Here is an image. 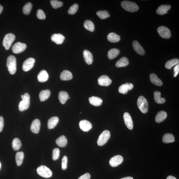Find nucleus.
Segmentation results:
<instances>
[{
	"instance_id": "nucleus-8",
	"label": "nucleus",
	"mask_w": 179,
	"mask_h": 179,
	"mask_svg": "<svg viewBox=\"0 0 179 179\" xmlns=\"http://www.w3.org/2000/svg\"><path fill=\"white\" fill-rule=\"evenodd\" d=\"M157 31L160 36L164 39H169L171 37L170 30L165 26L159 27L158 28Z\"/></svg>"
},
{
	"instance_id": "nucleus-17",
	"label": "nucleus",
	"mask_w": 179,
	"mask_h": 179,
	"mask_svg": "<svg viewBox=\"0 0 179 179\" xmlns=\"http://www.w3.org/2000/svg\"><path fill=\"white\" fill-rule=\"evenodd\" d=\"M132 46L135 51L138 54L143 55L145 54V51L143 48L140 45L138 42L136 40H134L132 43Z\"/></svg>"
},
{
	"instance_id": "nucleus-2",
	"label": "nucleus",
	"mask_w": 179,
	"mask_h": 179,
	"mask_svg": "<svg viewBox=\"0 0 179 179\" xmlns=\"http://www.w3.org/2000/svg\"><path fill=\"white\" fill-rule=\"evenodd\" d=\"M6 66L9 73L11 74H15L16 71V59L13 55H10L7 60Z\"/></svg>"
},
{
	"instance_id": "nucleus-25",
	"label": "nucleus",
	"mask_w": 179,
	"mask_h": 179,
	"mask_svg": "<svg viewBox=\"0 0 179 179\" xmlns=\"http://www.w3.org/2000/svg\"><path fill=\"white\" fill-rule=\"evenodd\" d=\"M108 40L111 43H117L120 41V37L119 35L114 32H111L109 33L107 37Z\"/></svg>"
},
{
	"instance_id": "nucleus-1",
	"label": "nucleus",
	"mask_w": 179,
	"mask_h": 179,
	"mask_svg": "<svg viewBox=\"0 0 179 179\" xmlns=\"http://www.w3.org/2000/svg\"><path fill=\"white\" fill-rule=\"evenodd\" d=\"M22 100L20 102L18 105L19 110L22 111L27 110L30 105V96L28 93H25L24 95H21Z\"/></svg>"
},
{
	"instance_id": "nucleus-19",
	"label": "nucleus",
	"mask_w": 179,
	"mask_h": 179,
	"mask_svg": "<svg viewBox=\"0 0 179 179\" xmlns=\"http://www.w3.org/2000/svg\"><path fill=\"white\" fill-rule=\"evenodd\" d=\"M83 55L86 63L88 65L91 64L93 59L92 53L89 50H85L83 51Z\"/></svg>"
},
{
	"instance_id": "nucleus-51",
	"label": "nucleus",
	"mask_w": 179,
	"mask_h": 179,
	"mask_svg": "<svg viewBox=\"0 0 179 179\" xmlns=\"http://www.w3.org/2000/svg\"><path fill=\"white\" fill-rule=\"evenodd\" d=\"M121 179H133V178H132L131 177H127Z\"/></svg>"
},
{
	"instance_id": "nucleus-36",
	"label": "nucleus",
	"mask_w": 179,
	"mask_h": 179,
	"mask_svg": "<svg viewBox=\"0 0 179 179\" xmlns=\"http://www.w3.org/2000/svg\"><path fill=\"white\" fill-rule=\"evenodd\" d=\"M84 26L86 29L90 32H93L95 30V26L91 21L86 20L84 23Z\"/></svg>"
},
{
	"instance_id": "nucleus-3",
	"label": "nucleus",
	"mask_w": 179,
	"mask_h": 179,
	"mask_svg": "<svg viewBox=\"0 0 179 179\" xmlns=\"http://www.w3.org/2000/svg\"><path fill=\"white\" fill-rule=\"evenodd\" d=\"M121 6L125 10L131 12H135L139 10V7L134 2L129 1H124L122 2Z\"/></svg>"
},
{
	"instance_id": "nucleus-11",
	"label": "nucleus",
	"mask_w": 179,
	"mask_h": 179,
	"mask_svg": "<svg viewBox=\"0 0 179 179\" xmlns=\"http://www.w3.org/2000/svg\"><path fill=\"white\" fill-rule=\"evenodd\" d=\"M124 158L121 155H117L111 158L109 162V163L111 166L115 167H117L121 164Z\"/></svg>"
},
{
	"instance_id": "nucleus-27",
	"label": "nucleus",
	"mask_w": 179,
	"mask_h": 179,
	"mask_svg": "<svg viewBox=\"0 0 179 179\" xmlns=\"http://www.w3.org/2000/svg\"><path fill=\"white\" fill-rule=\"evenodd\" d=\"M89 102L92 105L95 106H101L103 103L102 100L97 97L93 96L89 98Z\"/></svg>"
},
{
	"instance_id": "nucleus-53",
	"label": "nucleus",
	"mask_w": 179,
	"mask_h": 179,
	"mask_svg": "<svg viewBox=\"0 0 179 179\" xmlns=\"http://www.w3.org/2000/svg\"><path fill=\"white\" fill-rule=\"evenodd\" d=\"M69 99H70V97H69Z\"/></svg>"
},
{
	"instance_id": "nucleus-32",
	"label": "nucleus",
	"mask_w": 179,
	"mask_h": 179,
	"mask_svg": "<svg viewBox=\"0 0 179 179\" xmlns=\"http://www.w3.org/2000/svg\"><path fill=\"white\" fill-rule=\"evenodd\" d=\"M120 50L117 48H112L109 51L108 57L110 59H113L120 54Z\"/></svg>"
},
{
	"instance_id": "nucleus-30",
	"label": "nucleus",
	"mask_w": 179,
	"mask_h": 179,
	"mask_svg": "<svg viewBox=\"0 0 179 179\" xmlns=\"http://www.w3.org/2000/svg\"><path fill=\"white\" fill-rule=\"evenodd\" d=\"M129 59L125 57H123L118 60L115 64V66L117 67H121L126 66L129 65Z\"/></svg>"
},
{
	"instance_id": "nucleus-4",
	"label": "nucleus",
	"mask_w": 179,
	"mask_h": 179,
	"mask_svg": "<svg viewBox=\"0 0 179 179\" xmlns=\"http://www.w3.org/2000/svg\"><path fill=\"white\" fill-rule=\"evenodd\" d=\"M137 104L142 113H145L148 112L149 108L148 102L143 96L139 97L137 102Z\"/></svg>"
},
{
	"instance_id": "nucleus-26",
	"label": "nucleus",
	"mask_w": 179,
	"mask_h": 179,
	"mask_svg": "<svg viewBox=\"0 0 179 179\" xmlns=\"http://www.w3.org/2000/svg\"><path fill=\"white\" fill-rule=\"evenodd\" d=\"M73 78V74L70 71L68 70H64L60 74V78L62 80H71Z\"/></svg>"
},
{
	"instance_id": "nucleus-48",
	"label": "nucleus",
	"mask_w": 179,
	"mask_h": 179,
	"mask_svg": "<svg viewBox=\"0 0 179 179\" xmlns=\"http://www.w3.org/2000/svg\"><path fill=\"white\" fill-rule=\"evenodd\" d=\"M4 125V119L3 117H0V132H2Z\"/></svg>"
},
{
	"instance_id": "nucleus-43",
	"label": "nucleus",
	"mask_w": 179,
	"mask_h": 179,
	"mask_svg": "<svg viewBox=\"0 0 179 179\" xmlns=\"http://www.w3.org/2000/svg\"><path fill=\"white\" fill-rule=\"evenodd\" d=\"M60 150L59 148H55L53 150L52 158L53 160L59 159L60 155Z\"/></svg>"
},
{
	"instance_id": "nucleus-33",
	"label": "nucleus",
	"mask_w": 179,
	"mask_h": 179,
	"mask_svg": "<svg viewBox=\"0 0 179 179\" xmlns=\"http://www.w3.org/2000/svg\"><path fill=\"white\" fill-rule=\"evenodd\" d=\"M161 93L159 91H155L154 93V98L156 103L159 104H164L166 102L164 98H162L161 97Z\"/></svg>"
},
{
	"instance_id": "nucleus-28",
	"label": "nucleus",
	"mask_w": 179,
	"mask_h": 179,
	"mask_svg": "<svg viewBox=\"0 0 179 179\" xmlns=\"http://www.w3.org/2000/svg\"><path fill=\"white\" fill-rule=\"evenodd\" d=\"M50 90H46L41 91L39 94V98L41 102H43L48 99L50 97Z\"/></svg>"
},
{
	"instance_id": "nucleus-9",
	"label": "nucleus",
	"mask_w": 179,
	"mask_h": 179,
	"mask_svg": "<svg viewBox=\"0 0 179 179\" xmlns=\"http://www.w3.org/2000/svg\"><path fill=\"white\" fill-rule=\"evenodd\" d=\"M35 60L33 58H29L23 63L22 66L23 70L29 71L33 67Z\"/></svg>"
},
{
	"instance_id": "nucleus-46",
	"label": "nucleus",
	"mask_w": 179,
	"mask_h": 179,
	"mask_svg": "<svg viewBox=\"0 0 179 179\" xmlns=\"http://www.w3.org/2000/svg\"><path fill=\"white\" fill-rule=\"evenodd\" d=\"M179 71V65L177 64L174 68V77H175L178 75Z\"/></svg>"
},
{
	"instance_id": "nucleus-37",
	"label": "nucleus",
	"mask_w": 179,
	"mask_h": 179,
	"mask_svg": "<svg viewBox=\"0 0 179 179\" xmlns=\"http://www.w3.org/2000/svg\"><path fill=\"white\" fill-rule=\"evenodd\" d=\"M179 60L178 59H174L169 60L165 64L166 68L167 69H171L173 66L179 64Z\"/></svg>"
},
{
	"instance_id": "nucleus-14",
	"label": "nucleus",
	"mask_w": 179,
	"mask_h": 179,
	"mask_svg": "<svg viewBox=\"0 0 179 179\" xmlns=\"http://www.w3.org/2000/svg\"><path fill=\"white\" fill-rule=\"evenodd\" d=\"M124 123L128 129L130 130H132L133 129V121L131 115L129 113H124Z\"/></svg>"
},
{
	"instance_id": "nucleus-31",
	"label": "nucleus",
	"mask_w": 179,
	"mask_h": 179,
	"mask_svg": "<svg viewBox=\"0 0 179 179\" xmlns=\"http://www.w3.org/2000/svg\"><path fill=\"white\" fill-rule=\"evenodd\" d=\"M69 95L66 92L60 91L59 93V99L60 103L64 104L69 99Z\"/></svg>"
},
{
	"instance_id": "nucleus-18",
	"label": "nucleus",
	"mask_w": 179,
	"mask_h": 179,
	"mask_svg": "<svg viewBox=\"0 0 179 179\" xmlns=\"http://www.w3.org/2000/svg\"><path fill=\"white\" fill-rule=\"evenodd\" d=\"M51 40L57 45H60L64 42L65 37L61 34H55L51 37Z\"/></svg>"
},
{
	"instance_id": "nucleus-10",
	"label": "nucleus",
	"mask_w": 179,
	"mask_h": 179,
	"mask_svg": "<svg viewBox=\"0 0 179 179\" xmlns=\"http://www.w3.org/2000/svg\"><path fill=\"white\" fill-rule=\"evenodd\" d=\"M27 46L25 44L20 42L16 43L12 47V50L13 53L18 54L21 53L26 49Z\"/></svg>"
},
{
	"instance_id": "nucleus-7",
	"label": "nucleus",
	"mask_w": 179,
	"mask_h": 179,
	"mask_svg": "<svg viewBox=\"0 0 179 179\" xmlns=\"http://www.w3.org/2000/svg\"><path fill=\"white\" fill-rule=\"evenodd\" d=\"M37 172L39 175L44 178H50L52 176V171L45 166H41L37 169Z\"/></svg>"
},
{
	"instance_id": "nucleus-42",
	"label": "nucleus",
	"mask_w": 179,
	"mask_h": 179,
	"mask_svg": "<svg viewBox=\"0 0 179 179\" xmlns=\"http://www.w3.org/2000/svg\"><path fill=\"white\" fill-rule=\"evenodd\" d=\"M78 8V4L77 3L74 4L69 8L68 12V13L69 15H73L77 11Z\"/></svg>"
},
{
	"instance_id": "nucleus-22",
	"label": "nucleus",
	"mask_w": 179,
	"mask_h": 179,
	"mask_svg": "<svg viewBox=\"0 0 179 179\" xmlns=\"http://www.w3.org/2000/svg\"><path fill=\"white\" fill-rule=\"evenodd\" d=\"M150 79L151 82L155 85L161 86L163 84L162 81L154 73H151L150 74Z\"/></svg>"
},
{
	"instance_id": "nucleus-52",
	"label": "nucleus",
	"mask_w": 179,
	"mask_h": 179,
	"mask_svg": "<svg viewBox=\"0 0 179 179\" xmlns=\"http://www.w3.org/2000/svg\"><path fill=\"white\" fill-rule=\"evenodd\" d=\"M1 162H0V169H1Z\"/></svg>"
},
{
	"instance_id": "nucleus-38",
	"label": "nucleus",
	"mask_w": 179,
	"mask_h": 179,
	"mask_svg": "<svg viewBox=\"0 0 179 179\" xmlns=\"http://www.w3.org/2000/svg\"><path fill=\"white\" fill-rule=\"evenodd\" d=\"M22 146V143L19 139H14L12 142V147L14 150L17 151L20 149Z\"/></svg>"
},
{
	"instance_id": "nucleus-15",
	"label": "nucleus",
	"mask_w": 179,
	"mask_h": 179,
	"mask_svg": "<svg viewBox=\"0 0 179 179\" xmlns=\"http://www.w3.org/2000/svg\"><path fill=\"white\" fill-rule=\"evenodd\" d=\"M133 88V85L131 83H126L125 84L121 85L118 89V91L123 94L127 93L129 91L131 90Z\"/></svg>"
},
{
	"instance_id": "nucleus-21",
	"label": "nucleus",
	"mask_w": 179,
	"mask_h": 179,
	"mask_svg": "<svg viewBox=\"0 0 179 179\" xmlns=\"http://www.w3.org/2000/svg\"><path fill=\"white\" fill-rule=\"evenodd\" d=\"M167 114L166 111H162L158 113L155 117V121L157 123L161 122L166 120Z\"/></svg>"
},
{
	"instance_id": "nucleus-6",
	"label": "nucleus",
	"mask_w": 179,
	"mask_h": 179,
	"mask_svg": "<svg viewBox=\"0 0 179 179\" xmlns=\"http://www.w3.org/2000/svg\"><path fill=\"white\" fill-rule=\"evenodd\" d=\"M15 38V35L12 33H8L5 36L2 44L6 50H8L10 48Z\"/></svg>"
},
{
	"instance_id": "nucleus-35",
	"label": "nucleus",
	"mask_w": 179,
	"mask_h": 179,
	"mask_svg": "<svg viewBox=\"0 0 179 179\" xmlns=\"http://www.w3.org/2000/svg\"><path fill=\"white\" fill-rule=\"evenodd\" d=\"M24 158V154L22 152H18L15 156L16 164L18 166H20L23 163Z\"/></svg>"
},
{
	"instance_id": "nucleus-41",
	"label": "nucleus",
	"mask_w": 179,
	"mask_h": 179,
	"mask_svg": "<svg viewBox=\"0 0 179 179\" xmlns=\"http://www.w3.org/2000/svg\"><path fill=\"white\" fill-rule=\"evenodd\" d=\"M50 3L53 8L55 9L60 8L63 5V3L62 2L56 0L50 1Z\"/></svg>"
},
{
	"instance_id": "nucleus-24",
	"label": "nucleus",
	"mask_w": 179,
	"mask_h": 179,
	"mask_svg": "<svg viewBox=\"0 0 179 179\" xmlns=\"http://www.w3.org/2000/svg\"><path fill=\"white\" fill-rule=\"evenodd\" d=\"M37 78L39 82H44L48 80L49 76L47 72L45 70H42L39 73Z\"/></svg>"
},
{
	"instance_id": "nucleus-5",
	"label": "nucleus",
	"mask_w": 179,
	"mask_h": 179,
	"mask_svg": "<svg viewBox=\"0 0 179 179\" xmlns=\"http://www.w3.org/2000/svg\"><path fill=\"white\" fill-rule=\"evenodd\" d=\"M111 137L110 131L105 130L100 135L97 140V144L99 146H102L105 144L107 142Z\"/></svg>"
},
{
	"instance_id": "nucleus-44",
	"label": "nucleus",
	"mask_w": 179,
	"mask_h": 179,
	"mask_svg": "<svg viewBox=\"0 0 179 179\" xmlns=\"http://www.w3.org/2000/svg\"><path fill=\"white\" fill-rule=\"evenodd\" d=\"M37 16L39 19L44 20L46 18V15L45 13L41 9H39L38 10L37 13Z\"/></svg>"
},
{
	"instance_id": "nucleus-47",
	"label": "nucleus",
	"mask_w": 179,
	"mask_h": 179,
	"mask_svg": "<svg viewBox=\"0 0 179 179\" xmlns=\"http://www.w3.org/2000/svg\"><path fill=\"white\" fill-rule=\"evenodd\" d=\"M91 176L89 173H87L80 176L78 179H90Z\"/></svg>"
},
{
	"instance_id": "nucleus-34",
	"label": "nucleus",
	"mask_w": 179,
	"mask_h": 179,
	"mask_svg": "<svg viewBox=\"0 0 179 179\" xmlns=\"http://www.w3.org/2000/svg\"><path fill=\"white\" fill-rule=\"evenodd\" d=\"M175 141V138L172 134L167 133L165 134L162 138V141L165 143L173 142Z\"/></svg>"
},
{
	"instance_id": "nucleus-49",
	"label": "nucleus",
	"mask_w": 179,
	"mask_h": 179,
	"mask_svg": "<svg viewBox=\"0 0 179 179\" xmlns=\"http://www.w3.org/2000/svg\"><path fill=\"white\" fill-rule=\"evenodd\" d=\"M166 179H176V178L173 176H169Z\"/></svg>"
},
{
	"instance_id": "nucleus-29",
	"label": "nucleus",
	"mask_w": 179,
	"mask_h": 179,
	"mask_svg": "<svg viewBox=\"0 0 179 179\" xmlns=\"http://www.w3.org/2000/svg\"><path fill=\"white\" fill-rule=\"evenodd\" d=\"M56 143L57 145L60 147H66L67 143V140L66 137L64 135H62L58 138L56 140Z\"/></svg>"
},
{
	"instance_id": "nucleus-45",
	"label": "nucleus",
	"mask_w": 179,
	"mask_h": 179,
	"mask_svg": "<svg viewBox=\"0 0 179 179\" xmlns=\"http://www.w3.org/2000/svg\"><path fill=\"white\" fill-rule=\"evenodd\" d=\"M67 158L64 156L62 160V169L63 170H66L67 168Z\"/></svg>"
},
{
	"instance_id": "nucleus-13",
	"label": "nucleus",
	"mask_w": 179,
	"mask_h": 179,
	"mask_svg": "<svg viewBox=\"0 0 179 179\" xmlns=\"http://www.w3.org/2000/svg\"><path fill=\"white\" fill-rule=\"evenodd\" d=\"M98 82L100 86H108L111 84L112 80L108 76L103 75L98 78Z\"/></svg>"
},
{
	"instance_id": "nucleus-23",
	"label": "nucleus",
	"mask_w": 179,
	"mask_h": 179,
	"mask_svg": "<svg viewBox=\"0 0 179 179\" xmlns=\"http://www.w3.org/2000/svg\"><path fill=\"white\" fill-rule=\"evenodd\" d=\"M59 122V118L57 117H51L49 119L48 122V126L49 129H52L56 126Z\"/></svg>"
},
{
	"instance_id": "nucleus-39",
	"label": "nucleus",
	"mask_w": 179,
	"mask_h": 179,
	"mask_svg": "<svg viewBox=\"0 0 179 179\" xmlns=\"http://www.w3.org/2000/svg\"><path fill=\"white\" fill-rule=\"evenodd\" d=\"M97 15L102 19H105L110 17L108 12L106 10L99 11L97 12Z\"/></svg>"
},
{
	"instance_id": "nucleus-20",
	"label": "nucleus",
	"mask_w": 179,
	"mask_h": 179,
	"mask_svg": "<svg viewBox=\"0 0 179 179\" xmlns=\"http://www.w3.org/2000/svg\"><path fill=\"white\" fill-rule=\"evenodd\" d=\"M171 8V6L169 5H162L158 8L156 13L160 15H164L168 13Z\"/></svg>"
},
{
	"instance_id": "nucleus-50",
	"label": "nucleus",
	"mask_w": 179,
	"mask_h": 179,
	"mask_svg": "<svg viewBox=\"0 0 179 179\" xmlns=\"http://www.w3.org/2000/svg\"><path fill=\"white\" fill-rule=\"evenodd\" d=\"M3 10V7L0 4V15L1 13Z\"/></svg>"
},
{
	"instance_id": "nucleus-16",
	"label": "nucleus",
	"mask_w": 179,
	"mask_h": 179,
	"mask_svg": "<svg viewBox=\"0 0 179 179\" xmlns=\"http://www.w3.org/2000/svg\"><path fill=\"white\" fill-rule=\"evenodd\" d=\"M41 127V122L38 119L32 121L30 129L32 132L35 133H38L40 130Z\"/></svg>"
},
{
	"instance_id": "nucleus-40",
	"label": "nucleus",
	"mask_w": 179,
	"mask_h": 179,
	"mask_svg": "<svg viewBox=\"0 0 179 179\" xmlns=\"http://www.w3.org/2000/svg\"><path fill=\"white\" fill-rule=\"evenodd\" d=\"M32 4L29 2L26 4L23 8V13L25 15H29L32 8Z\"/></svg>"
},
{
	"instance_id": "nucleus-12",
	"label": "nucleus",
	"mask_w": 179,
	"mask_h": 179,
	"mask_svg": "<svg viewBox=\"0 0 179 179\" xmlns=\"http://www.w3.org/2000/svg\"><path fill=\"white\" fill-rule=\"evenodd\" d=\"M81 129L84 132H88L92 128L91 123L86 120H81L79 124Z\"/></svg>"
}]
</instances>
